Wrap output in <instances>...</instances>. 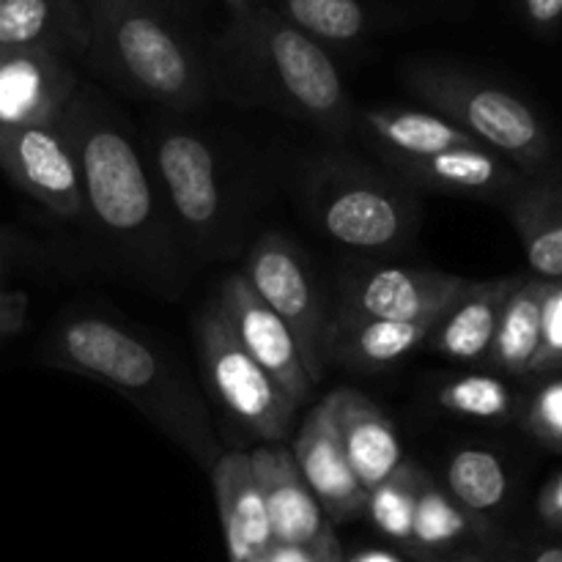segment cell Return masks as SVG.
I'll return each mask as SVG.
<instances>
[{
	"label": "cell",
	"mask_w": 562,
	"mask_h": 562,
	"mask_svg": "<svg viewBox=\"0 0 562 562\" xmlns=\"http://www.w3.org/2000/svg\"><path fill=\"white\" fill-rule=\"evenodd\" d=\"M415 91L461 132L514 162L521 173H538L552 159L547 126L530 104L514 93L456 71H417Z\"/></svg>",
	"instance_id": "cell-1"
},
{
	"label": "cell",
	"mask_w": 562,
	"mask_h": 562,
	"mask_svg": "<svg viewBox=\"0 0 562 562\" xmlns=\"http://www.w3.org/2000/svg\"><path fill=\"white\" fill-rule=\"evenodd\" d=\"M53 351L60 366L130 395L162 423L165 431L176 434L170 415H181L179 401H184V390L176 384V376L162 366L157 351L135 333L104 318L80 316L55 333Z\"/></svg>",
	"instance_id": "cell-2"
},
{
	"label": "cell",
	"mask_w": 562,
	"mask_h": 562,
	"mask_svg": "<svg viewBox=\"0 0 562 562\" xmlns=\"http://www.w3.org/2000/svg\"><path fill=\"white\" fill-rule=\"evenodd\" d=\"M198 340L203 371L220 406L258 439L280 442L289 437L296 401L247 355L217 302L203 311Z\"/></svg>",
	"instance_id": "cell-3"
},
{
	"label": "cell",
	"mask_w": 562,
	"mask_h": 562,
	"mask_svg": "<svg viewBox=\"0 0 562 562\" xmlns=\"http://www.w3.org/2000/svg\"><path fill=\"white\" fill-rule=\"evenodd\" d=\"M71 159L80 176L82 203L113 234H135L154 214L146 168L124 132L108 124H88L69 132Z\"/></svg>",
	"instance_id": "cell-4"
},
{
	"label": "cell",
	"mask_w": 562,
	"mask_h": 562,
	"mask_svg": "<svg viewBox=\"0 0 562 562\" xmlns=\"http://www.w3.org/2000/svg\"><path fill=\"white\" fill-rule=\"evenodd\" d=\"M245 280L269 305V311L291 329L302 362L313 384L324 379V338L327 307L300 252L280 236H263L252 245L245 263Z\"/></svg>",
	"instance_id": "cell-5"
},
{
	"label": "cell",
	"mask_w": 562,
	"mask_h": 562,
	"mask_svg": "<svg viewBox=\"0 0 562 562\" xmlns=\"http://www.w3.org/2000/svg\"><path fill=\"white\" fill-rule=\"evenodd\" d=\"M104 38L115 64L154 99L187 104L198 97V69L184 44L148 11L130 3H104Z\"/></svg>",
	"instance_id": "cell-6"
},
{
	"label": "cell",
	"mask_w": 562,
	"mask_h": 562,
	"mask_svg": "<svg viewBox=\"0 0 562 562\" xmlns=\"http://www.w3.org/2000/svg\"><path fill=\"white\" fill-rule=\"evenodd\" d=\"M318 225L329 239L351 250H390L412 234V206L366 173H333L316 195Z\"/></svg>",
	"instance_id": "cell-7"
},
{
	"label": "cell",
	"mask_w": 562,
	"mask_h": 562,
	"mask_svg": "<svg viewBox=\"0 0 562 562\" xmlns=\"http://www.w3.org/2000/svg\"><path fill=\"white\" fill-rule=\"evenodd\" d=\"M263 53L285 97L322 124H344L346 91L322 44L291 22H263Z\"/></svg>",
	"instance_id": "cell-8"
},
{
	"label": "cell",
	"mask_w": 562,
	"mask_h": 562,
	"mask_svg": "<svg viewBox=\"0 0 562 562\" xmlns=\"http://www.w3.org/2000/svg\"><path fill=\"white\" fill-rule=\"evenodd\" d=\"M0 168L58 217H77L86 206L69 146L49 126H0Z\"/></svg>",
	"instance_id": "cell-9"
},
{
	"label": "cell",
	"mask_w": 562,
	"mask_h": 562,
	"mask_svg": "<svg viewBox=\"0 0 562 562\" xmlns=\"http://www.w3.org/2000/svg\"><path fill=\"white\" fill-rule=\"evenodd\" d=\"M472 280L428 269H373L349 283V300L340 307L360 316L395 324L439 322Z\"/></svg>",
	"instance_id": "cell-10"
},
{
	"label": "cell",
	"mask_w": 562,
	"mask_h": 562,
	"mask_svg": "<svg viewBox=\"0 0 562 562\" xmlns=\"http://www.w3.org/2000/svg\"><path fill=\"white\" fill-rule=\"evenodd\" d=\"M217 305L228 316L231 327H234L236 338L245 346L247 355L296 401V406L311 398L316 384L307 376L294 335L269 311L267 302L250 289L245 274H234V278L225 280Z\"/></svg>",
	"instance_id": "cell-11"
},
{
	"label": "cell",
	"mask_w": 562,
	"mask_h": 562,
	"mask_svg": "<svg viewBox=\"0 0 562 562\" xmlns=\"http://www.w3.org/2000/svg\"><path fill=\"white\" fill-rule=\"evenodd\" d=\"M69 69L49 47L0 53V126H49L71 97Z\"/></svg>",
	"instance_id": "cell-12"
},
{
	"label": "cell",
	"mask_w": 562,
	"mask_h": 562,
	"mask_svg": "<svg viewBox=\"0 0 562 562\" xmlns=\"http://www.w3.org/2000/svg\"><path fill=\"white\" fill-rule=\"evenodd\" d=\"M291 456L324 514L333 519H351V516L366 514L368 494L362 492L346 461L327 404L316 406L302 423Z\"/></svg>",
	"instance_id": "cell-13"
},
{
	"label": "cell",
	"mask_w": 562,
	"mask_h": 562,
	"mask_svg": "<svg viewBox=\"0 0 562 562\" xmlns=\"http://www.w3.org/2000/svg\"><path fill=\"white\" fill-rule=\"evenodd\" d=\"M324 404L333 415L340 448L357 483L362 492L371 494L401 470V445L393 423L357 390H338Z\"/></svg>",
	"instance_id": "cell-14"
},
{
	"label": "cell",
	"mask_w": 562,
	"mask_h": 562,
	"mask_svg": "<svg viewBox=\"0 0 562 562\" xmlns=\"http://www.w3.org/2000/svg\"><path fill=\"white\" fill-rule=\"evenodd\" d=\"M267 503L272 541L278 547L316 549L327 536L324 510L302 481L294 456L285 448H261L250 456Z\"/></svg>",
	"instance_id": "cell-15"
},
{
	"label": "cell",
	"mask_w": 562,
	"mask_h": 562,
	"mask_svg": "<svg viewBox=\"0 0 562 562\" xmlns=\"http://www.w3.org/2000/svg\"><path fill=\"white\" fill-rule=\"evenodd\" d=\"M384 159L404 179L439 192H453V195L492 198L519 192L525 187V176L519 173V168H514L508 159L483 146L450 148V151L423 159Z\"/></svg>",
	"instance_id": "cell-16"
},
{
	"label": "cell",
	"mask_w": 562,
	"mask_h": 562,
	"mask_svg": "<svg viewBox=\"0 0 562 562\" xmlns=\"http://www.w3.org/2000/svg\"><path fill=\"white\" fill-rule=\"evenodd\" d=\"M157 168L176 214L206 231L220 217V179L214 154L192 132H168L157 146Z\"/></svg>",
	"instance_id": "cell-17"
},
{
	"label": "cell",
	"mask_w": 562,
	"mask_h": 562,
	"mask_svg": "<svg viewBox=\"0 0 562 562\" xmlns=\"http://www.w3.org/2000/svg\"><path fill=\"white\" fill-rule=\"evenodd\" d=\"M437 322L395 324L360 316L355 311L338 307L333 322H327L324 355L329 360L349 366L355 371H382L395 366L401 357L415 351L428 340Z\"/></svg>",
	"instance_id": "cell-18"
},
{
	"label": "cell",
	"mask_w": 562,
	"mask_h": 562,
	"mask_svg": "<svg viewBox=\"0 0 562 562\" xmlns=\"http://www.w3.org/2000/svg\"><path fill=\"white\" fill-rule=\"evenodd\" d=\"M214 492L228 538L231 562L263 558L274 547L261 483L250 456L228 453L214 464Z\"/></svg>",
	"instance_id": "cell-19"
},
{
	"label": "cell",
	"mask_w": 562,
	"mask_h": 562,
	"mask_svg": "<svg viewBox=\"0 0 562 562\" xmlns=\"http://www.w3.org/2000/svg\"><path fill=\"white\" fill-rule=\"evenodd\" d=\"M519 283L521 274L483 280V283L472 280L470 289L439 318L426 344H431L434 351L450 357V360L475 362L488 357L505 302Z\"/></svg>",
	"instance_id": "cell-20"
},
{
	"label": "cell",
	"mask_w": 562,
	"mask_h": 562,
	"mask_svg": "<svg viewBox=\"0 0 562 562\" xmlns=\"http://www.w3.org/2000/svg\"><path fill=\"white\" fill-rule=\"evenodd\" d=\"M362 126L382 157L423 159L450 148L481 146L448 119L423 110H368L362 113Z\"/></svg>",
	"instance_id": "cell-21"
},
{
	"label": "cell",
	"mask_w": 562,
	"mask_h": 562,
	"mask_svg": "<svg viewBox=\"0 0 562 562\" xmlns=\"http://www.w3.org/2000/svg\"><path fill=\"white\" fill-rule=\"evenodd\" d=\"M510 220L525 245L527 263L541 280H562V181L521 187Z\"/></svg>",
	"instance_id": "cell-22"
},
{
	"label": "cell",
	"mask_w": 562,
	"mask_h": 562,
	"mask_svg": "<svg viewBox=\"0 0 562 562\" xmlns=\"http://www.w3.org/2000/svg\"><path fill=\"white\" fill-rule=\"evenodd\" d=\"M543 294H547V280L532 274V278H521V283L505 302L488 360L510 376H530L532 360L541 344Z\"/></svg>",
	"instance_id": "cell-23"
},
{
	"label": "cell",
	"mask_w": 562,
	"mask_h": 562,
	"mask_svg": "<svg viewBox=\"0 0 562 562\" xmlns=\"http://www.w3.org/2000/svg\"><path fill=\"white\" fill-rule=\"evenodd\" d=\"M448 486L461 508L472 514H486L505 503L508 472L492 450L467 448L450 459Z\"/></svg>",
	"instance_id": "cell-24"
},
{
	"label": "cell",
	"mask_w": 562,
	"mask_h": 562,
	"mask_svg": "<svg viewBox=\"0 0 562 562\" xmlns=\"http://www.w3.org/2000/svg\"><path fill=\"white\" fill-rule=\"evenodd\" d=\"M291 25L311 38L351 42L366 31V11L360 0H285Z\"/></svg>",
	"instance_id": "cell-25"
},
{
	"label": "cell",
	"mask_w": 562,
	"mask_h": 562,
	"mask_svg": "<svg viewBox=\"0 0 562 562\" xmlns=\"http://www.w3.org/2000/svg\"><path fill=\"white\" fill-rule=\"evenodd\" d=\"M417 492H420V481H415V472L401 467L390 481L368 494L366 510L384 536L395 538V541H412Z\"/></svg>",
	"instance_id": "cell-26"
},
{
	"label": "cell",
	"mask_w": 562,
	"mask_h": 562,
	"mask_svg": "<svg viewBox=\"0 0 562 562\" xmlns=\"http://www.w3.org/2000/svg\"><path fill=\"white\" fill-rule=\"evenodd\" d=\"M470 530V519L461 505H456L448 494L439 488L420 483L415 505V525H412V541L423 547H448L464 538Z\"/></svg>",
	"instance_id": "cell-27"
},
{
	"label": "cell",
	"mask_w": 562,
	"mask_h": 562,
	"mask_svg": "<svg viewBox=\"0 0 562 562\" xmlns=\"http://www.w3.org/2000/svg\"><path fill=\"white\" fill-rule=\"evenodd\" d=\"M439 404L448 412L464 417H477V420H499L508 417L510 412V390L499 379L483 376H464L450 382L439 393Z\"/></svg>",
	"instance_id": "cell-28"
},
{
	"label": "cell",
	"mask_w": 562,
	"mask_h": 562,
	"mask_svg": "<svg viewBox=\"0 0 562 562\" xmlns=\"http://www.w3.org/2000/svg\"><path fill=\"white\" fill-rule=\"evenodd\" d=\"M53 0H3L0 5V53L49 47Z\"/></svg>",
	"instance_id": "cell-29"
},
{
	"label": "cell",
	"mask_w": 562,
	"mask_h": 562,
	"mask_svg": "<svg viewBox=\"0 0 562 562\" xmlns=\"http://www.w3.org/2000/svg\"><path fill=\"white\" fill-rule=\"evenodd\" d=\"M562 371V280H547L541 307V344L530 376H558Z\"/></svg>",
	"instance_id": "cell-30"
},
{
	"label": "cell",
	"mask_w": 562,
	"mask_h": 562,
	"mask_svg": "<svg viewBox=\"0 0 562 562\" xmlns=\"http://www.w3.org/2000/svg\"><path fill=\"white\" fill-rule=\"evenodd\" d=\"M527 428L532 437L541 439L549 448L562 453V373L549 379L536 395H532L530 406L525 415Z\"/></svg>",
	"instance_id": "cell-31"
},
{
	"label": "cell",
	"mask_w": 562,
	"mask_h": 562,
	"mask_svg": "<svg viewBox=\"0 0 562 562\" xmlns=\"http://www.w3.org/2000/svg\"><path fill=\"white\" fill-rule=\"evenodd\" d=\"M5 274V245L0 239V338L3 335L16 333L22 327V316H25V296L5 291L3 285Z\"/></svg>",
	"instance_id": "cell-32"
},
{
	"label": "cell",
	"mask_w": 562,
	"mask_h": 562,
	"mask_svg": "<svg viewBox=\"0 0 562 562\" xmlns=\"http://www.w3.org/2000/svg\"><path fill=\"white\" fill-rule=\"evenodd\" d=\"M538 514L549 527H562V472L543 486L538 497Z\"/></svg>",
	"instance_id": "cell-33"
},
{
	"label": "cell",
	"mask_w": 562,
	"mask_h": 562,
	"mask_svg": "<svg viewBox=\"0 0 562 562\" xmlns=\"http://www.w3.org/2000/svg\"><path fill=\"white\" fill-rule=\"evenodd\" d=\"M525 11L532 25L554 27L562 20V0H525Z\"/></svg>",
	"instance_id": "cell-34"
},
{
	"label": "cell",
	"mask_w": 562,
	"mask_h": 562,
	"mask_svg": "<svg viewBox=\"0 0 562 562\" xmlns=\"http://www.w3.org/2000/svg\"><path fill=\"white\" fill-rule=\"evenodd\" d=\"M267 560L269 562H316V558H313V549L278 547V543H274V547L269 549Z\"/></svg>",
	"instance_id": "cell-35"
},
{
	"label": "cell",
	"mask_w": 562,
	"mask_h": 562,
	"mask_svg": "<svg viewBox=\"0 0 562 562\" xmlns=\"http://www.w3.org/2000/svg\"><path fill=\"white\" fill-rule=\"evenodd\" d=\"M313 558H316V562H344V558H340L338 541L333 538V532L327 530V536L318 541V547L313 549Z\"/></svg>",
	"instance_id": "cell-36"
},
{
	"label": "cell",
	"mask_w": 562,
	"mask_h": 562,
	"mask_svg": "<svg viewBox=\"0 0 562 562\" xmlns=\"http://www.w3.org/2000/svg\"><path fill=\"white\" fill-rule=\"evenodd\" d=\"M525 562H562V547L560 543H552V547L538 549V552L530 554Z\"/></svg>",
	"instance_id": "cell-37"
},
{
	"label": "cell",
	"mask_w": 562,
	"mask_h": 562,
	"mask_svg": "<svg viewBox=\"0 0 562 562\" xmlns=\"http://www.w3.org/2000/svg\"><path fill=\"white\" fill-rule=\"evenodd\" d=\"M351 562H398V560L387 552H362V554H357Z\"/></svg>",
	"instance_id": "cell-38"
},
{
	"label": "cell",
	"mask_w": 562,
	"mask_h": 562,
	"mask_svg": "<svg viewBox=\"0 0 562 562\" xmlns=\"http://www.w3.org/2000/svg\"><path fill=\"white\" fill-rule=\"evenodd\" d=\"M247 562H269V560H267V554H263V558H252V560H247Z\"/></svg>",
	"instance_id": "cell-39"
},
{
	"label": "cell",
	"mask_w": 562,
	"mask_h": 562,
	"mask_svg": "<svg viewBox=\"0 0 562 562\" xmlns=\"http://www.w3.org/2000/svg\"><path fill=\"white\" fill-rule=\"evenodd\" d=\"M0 5H3V0H0Z\"/></svg>",
	"instance_id": "cell-40"
}]
</instances>
